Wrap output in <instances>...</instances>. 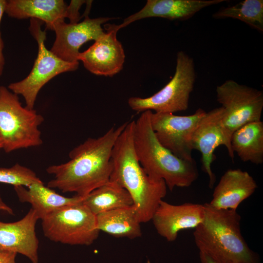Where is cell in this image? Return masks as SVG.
Returning <instances> with one entry per match:
<instances>
[{
	"mask_svg": "<svg viewBox=\"0 0 263 263\" xmlns=\"http://www.w3.org/2000/svg\"><path fill=\"white\" fill-rule=\"evenodd\" d=\"M3 144L0 138V149L2 148Z\"/></svg>",
	"mask_w": 263,
	"mask_h": 263,
	"instance_id": "obj_30",
	"label": "cell"
},
{
	"mask_svg": "<svg viewBox=\"0 0 263 263\" xmlns=\"http://www.w3.org/2000/svg\"><path fill=\"white\" fill-rule=\"evenodd\" d=\"M84 16L81 22L66 23L60 21L53 27L56 39L50 51L65 61L78 62L81 46L88 41L98 39L105 33L101 25L113 19L109 17L91 19L88 15Z\"/></svg>",
	"mask_w": 263,
	"mask_h": 263,
	"instance_id": "obj_11",
	"label": "cell"
},
{
	"mask_svg": "<svg viewBox=\"0 0 263 263\" xmlns=\"http://www.w3.org/2000/svg\"><path fill=\"white\" fill-rule=\"evenodd\" d=\"M43 23L40 20L31 19L29 31L38 44V56L28 76L8 86L12 92L23 97L25 107L29 109H34L39 91L48 81L60 74L76 70L79 65L78 61H65L47 49L46 31L41 28Z\"/></svg>",
	"mask_w": 263,
	"mask_h": 263,
	"instance_id": "obj_9",
	"label": "cell"
},
{
	"mask_svg": "<svg viewBox=\"0 0 263 263\" xmlns=\"http://www.w3.org/2000/svg\"><path fill=\"white\" fill-rule=\"evenodd\" d=\"M226 0H148L138 12L125 18L118 29L141 19L161 18L169 20H186L206 7Z\"/></svg>",
	"mask_w": 263,
	"mask_h": 263,
	"instance_id": "obj_16",
	"label": "cell"
},
{
	"mask_svg": "<svg viewBox=\"0 0 263 263\" xmlns=\"http://www.w3.org/2000/svg\"><path fill=\"white\" fill-rule=\"evenodd\" d=\"M106 32L85 51L80 53L78 60L91 73L113 76L123 68L125 55L121 43L117 39V25L106 24Z\"/></svg>",
	"mask_w": 263,
	"mask_h": 263,
	"instance_id": "obj_12",
	"label": "cell"
},
{
	"mask_svg": "<svg viewBox=\"0 0 263 263\" xmlns=\"http://www.w3.org/2000/svg\"><path fill=\"white\" fill-rule=\"evenodd\" d=\"M17 254L14 252H0V263H15Z\"/></svg>",
	"mask_w": 263,
	"mask_h": 263,
	"instance_id": "obj_27",
	"label": "cell"
},
{
	"mask_svg": "<svg viewBox=\"0 0 263 263\" xmlns=\"http://www.w3.org/2000/svg\"><path fill=\"white\" fill-rule=\"evenodd\" d=\"M205 215L204 205L185 203L175 205L161 200L151 220L157 233L168 242H173L179 231L195 228Z\"/></svg>",
	"mask_w": 263,
	"mask_h": 263,
	"instance_id": "obj_13",
	"label": "cell"
},
{
	"mask_svg": "<svg viewBox=\"0 0 263 263\" xmlns=\"http://www.w3.org/2000/svg\"><path fill=\"white\" fill-rule=\"evenodd\" d=\"M87 0L71 1L70 4L67 7V18L70 19V23H78L80 19L79 10L82 4L86 3Z\"/></svg>",
	"mask_w": 263,
	"mask_h": 263,
	"instance_id": "obj_25",
	"label": "cell"
},
{
	"mask_svg": "<svg viewBox=\"0 0 263 263\" xmlns=\"http://www.w3.org/2000/svg\"><path fill=\"white\" fill-rule=\"evenodd\" d=\"M199 258L201 263H215L206 255L199 253Z\"/></svg>",
	"mask_w": 263,
	"mask_h": 263,
	"instance_id": "obj_29",
	"label": "cell"
},
{
	"mask_svg": "<svg viewBox=\"0 0 263 263\" xmlns=\"http://www.w3.org/2000/svg\"><path fill=\"white\" fill-rule=\"evenodd\" d=\"M95 216L99 231L118 238L133 239L141 236V223L133 205L101 212Z\"/></svg>",
	"mask_w": 263,
	"mask_h": 263,
	"instance_id": "obj_20",
	"label": "cell"
},
{
	"mask_svg": "<svg viewBox=\"0 0 263 263\" xmlns=\"http://www.w3.org/2000/svg\"><path fill=\"white\" fill-rule=\"evenodd\" d=\"M216 91L217 100L225 111L221 126L225 147L233 159L234 154L231 147V136L245 124L261 120L263 92L232 79L218 86Z\"/></svg>",
	"mask_w": 263,
	"mask_h": 263,
	"instance_id": "obj_6",
	"label": "cell"
},
{
	"mask_svg": "<svg viewBox=\"0 0 263 263\" xmlns=\"http://www.w3.org/2000/svg\"><path fill=\"white\" fill-rule=\"evenodd\" d=\"M6 0H0V24L2 15L4 13V9ZM4 47L3 41L1 38L0 31V77L1 75L5 63L4 57L3 54V49Z\"/></svg>",
	"mask_w": 263,
	"mask_h": 263,
	"instance_id": "obj_26",
	"label": "cell"
},
{
	"mask_svg": "<svg viewBox=\"0 0 263 263\" xmlns=\"http://www.w3.org/2000/svg\"><path fill=\"white\" fill-rule=\"evenodd\" d=\"M206 113L201 108L193 114L186 116L151 112L150 123L156 137L162 145L177 157L193 161L192 135L198 123Z\"/></svg>",
	"mask_w": 263,
	"mask_h": 263,
	"instance_id": "obj_10",
	"label": "cell"
},
{
	"mask_svg": "<svg viewBox=\"0 0 263 263\" xmlns=\"http://www.w3.org/2000/svg\"><path fill=\"white\" fill-rule=\"evenodd\" d=\"M128 122L112 127L98 137L88 138L70 151L68 161L49 166L46 171L54 177L47 186L84 198L108 182L112 150Z\"/></svg>",
	"mask_w": 263,
	"mask_h": 263,
	"instance_id": "obj_1",
	"label": "cell"
},
{
	"mask_svg": "<svg viewBox=\"0 0 263 263\" xmlns=\"http://www.w3.org/2000/svg\"><path fill=\"white\" fill-rule=\"evenodd\" d=\"M212 17L216 19H237L263 32V0H244L234 5L219 9L213 14Z\"/></svg>",
	"mask_w": 263,
	"mask_h": 263,
	"instance_id": "obj_23",
	"label": "cell"
},
{
	"mask_svg": "<svg viewBox=\"0 0 263 263\" xmlns=\"http://www.w3.org/2000/svg\"><path fill=\"white\" fill-rule=\"evenodd\" d=\"M0 210L4 211L10 215H14V211L13 209L6 204L3 201L1 196L0 194Z\"/></svg>",
	"mask_w": 263,
	"mask_h": 263,
	"instance_id": "obj_28",
	"label": "cell"
},
{
	"mask_svg": "<svg viewBox=\"0 0 263 263\" xmlns=\"http://www.w3.org/2000/svg\"><path fill=\"white\" fill-rule=\"evenodd\" d=\"M42 182L32 169L18 163L10 168H0V183L28 187Z\"/></svg>",
	"mask_w": 263,
	"mask_h": 263,
	"instance_id": "obj_24",
	"label": "cell"
},
{
	"mask_svg": "<svg viewBox=\"0 0 263 263\" xmlns=\"http://www.w3.org/2000/svg\"><path fill=\"white\" fill-rule=\"evenodd\" d=\"M232 151L244 162L256 165L263 163V122L260 120L245 124L231 137Z\"/></svg>",
	"mask_w": 263,
	"mask_h": 263,
	"instance_id": "obj_21",
	"label": "cell"
},
{
	"mask_svg": "<svg viewBox=\"0 0 263 263\" xmlns=\"http://www.w3.org/2000/svg\"><path fill=\"white\" fill-rule=\"evenodd\" d=\"M67 7L63 0H9L4 13L13 18L40 20L45 23L46 29L52 30L56 23L67 18Z\"/></svg>",
	"mask_w": 263,
	"mask_h": 263,
	"instance_id": "obj_18",
	"label": "cell"
},
{
	"mask_svg": "<svg viewBox=\"0 0 263 263\" xmlns=\"http://www.w3.org/2000/svg\"><path fill=\"white\" fill-rule=\"evenodd\" d=\"M41 221L44 236L63 244L90 245L100 232L95 215L82 202L58 208Z\"/></svg>",
	"mask_w": 263,
	"mask_h": 263,
	"instance_id": "obj_8",
	"label": "cell"
},
{
	"mask_svg": "<svg viewBox=\"0 0 263 263\" xmlns=\"http://www.w3.org/2000/svg\"><path fill=\"white\" fill-rule=\"evenodd\" d=\"M43 117L23 107L18 95L0 86V138L7 153L42 144L39 126Z\"/></svg>",
	"mask_w": 263,
	"mask_h": 263,
	"instance_id": "obj_5",
	"label": "cell"
},
{
	"mask_svg": "<svg viewBox=\"0 0 263 263\" xmlns=\"http://www.w3.org/2000/svg\"><path fill=\"white\" fill-rule=\"evenodd\" d=\"M82 203L95 215L112 209L133 205L129 192L117 183L109 181L83 198Z\"/></svg>",
	"mask_w": 263,
	"mask_h": 263,
	"instance_id": "obj_22",
	"label": "cell"
},
{
	"mask_svg": "<svg viewBox=\"0 0 263 263\" xmlns=\"http://www.w3.org/2000/svg\"><path fill=\"white\" fill-rule=\"evenodd\" d=\"M151 112H142L135 121L133 144L139 163L150 177L164 180L171 191L190 186L199 175L195 161L181 159L160 144L151 127Z\"/></svg>",
	"mask_w": 263,
	"mask_h": 263,
	"instance_id": "obj_4",
	"label": "cell"
},
{
	"mask_svg": "<svg viewBox=\"0 0 263 263\" xmlns=\"http://www.w3.org/2000/svg\"><path fill=\"white\" fill-rule=\"evenodd\" d=\"M134 124V120L128 122L115 142L110 181L129 192L140 222L147 223L166 195L167 187L164 180L150 177L139 163L133 144Z\"/></svg>",
	"mask_w": 263,
	"mask_h": 263,
	"instance_id": "obj_2",
	"label": "cell"
},
{
	"mask_svg": "<svg viewBox=\"0 0 263 263\" xmlns=\"http://www.w3.org/2000/svg\"><path fill=\"white\" fill-rule=\"evenodd\" d=\"M254 178L246 171L229 169L215 187L209 204L218 209L237 210L240 204L249 197L257 188Z\"/></svg>",
	"mask_w": 263,
	"mask_h": 263,
	"instance_id": "obj_17",
	"label": "cell"
},
{
	"mask_svg": "<svg viewBox=\"0 0 263 263\" xmlns=\"http://www.w3.org/2000/svg\"><path fill=\"white\" fill-rule=\"evenodd\" d=\"M224 111L221 106L206 112L198 123L192 138L193 150L201 153L202 169L208 176L210 188L216 181V176L211 169V164L215 159L214 151L220 145L225 146L221 126Z\"/></svg>",
	"mask_w": 263,
	"mask_h": 263,
	"instance_id": "obj_15",
	"label": "cell"
},
{
	"mask_svg": "<svg viewBox=\"0 0 263 263\" xmlns=\"http://www.w3.org/2000/svg\"><path fill=\"white\" fill-rule=\"evenodd\" d=\"M14 188L19 201L30 204L31 208L41 220L58 208L78 203L83 199L77 195L72 197L61 195L45 186L43 182L35 183L27 187L14 186Z\"/></svg>",
	"mask_w": 263,
	"mask_h": 263,
	"instance_id": "obj_19",
	"label": "cell"
},
{
	"mask_svg": "<svg viewBox=\"0 0 263 263\" xmlns=\"http://www.w3.org/2000/svg\"><path fill=\"white\" fill-rule=\"evenodd\" d=\"M196 80L193 58L184 51L177 54L174 75L171 80L153 95L146 97H131L128 100L133 111L143 112L174 113L188 107L190 94Z\"/></svg>",
	"mask_w": 263,
	"mask_h": 263,
	"instance_id": "obj_7",
	"label": "cell"
},
{
	"mask_svg": "<svg viewBox=\"0 0 263 263\" xmlns=\"http://www.w3.org/2000/svg\"><path fill=\"white\" fill-rule=\"evenodd\" d=\"M39 218L32 208L20 220L12 223L0 221V252H14L38 263L39 241L36 225Z\"/></svg>",
	"mask_w": 263,
	"mask_h": 263,
	"instance_id": "obj_14",
	"label": "cell"
},
{
	"mask_svg": "<svg viewBox=\"0 0 263 263\" xmlns=\"http://www.w3.org/2000/svg\"><path fill=\"white\" fill-rule=\"evenodd\" d=\"M204 205V219L193 234L199 253L215 263H260L242 236L237 210L218 209L209 203Z\"/></svg>",
	"mask_w": 263,
	"mask_h": 263,
	"instance_id": "obj_3",
	"label": "cell"
}]
</instances>
